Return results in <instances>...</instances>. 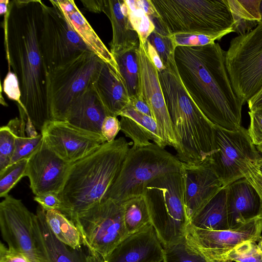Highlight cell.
I'll use <instances>...</instances> for the list:
<instances>
[{"label":"cell","instance_id":"45","mask_svg":"<svg viewBox=\"0 0 262 262\" xmlns=\"http://www.w3.org/2000/svg\"><path fill=\"white\" fill-rule=\"evenodd\" d=\"M0 262H31L24 254L10 250L2 242L0 243Z\"/></svg>","mask_w":262,"mask_h":262},{"label":"cell","instance_id":"37","mask_svg":"<svg viewBox=\"0 0 262 262\" xmlns=\"http://www.w3.org/2000/svg\"><path fill=\"white\" fill-rule=\"evenodd\" d=\"M15 131L9 122L0 128V171L11 163L15 150Z\"/></svg>","mask_w":262,"mask_h":262},{"label":"cell","instance_id":"15","mask_svg":"<svg viewBox=\"0 0 262 262\" xmlns=\"http://www.w3.org/2000/svg\"><path fill=\"white\" fill-rule=\"evenodd\" d=\"M40 132L50 148L70 164L106 142L102 135L78 128L67 121H49Z\"/></svg>","mask_w":262,"mask_h":262},{"label":"cell","instance_id":"54","mask_svg":"<svg viewBox=\"0 0 262 262\" xmlns=\"http://www.w3.org/2000/svg\"><path fill=\"white\" fill-rule=\"evenodd\" d=\"M256 163L258 165L262 166V157L256 161Z\"/></svg>","mask_w":262,"mask_h":262},{"label":"cell","instance_id":"8","mask_svg":"<svg viewBox=\"0 0 262 262\" xmlns=\"http://www.w3.org/2000/svg\"><path fill=\"white\" fill-rule=\"evenodd\" d=\"M90 50L50 70L47 97L51 120L64 121L72 103L89 88L102 62Z\"/></svg>","mask_w":262,"mask_h":262},{"label":"cell","instance_id":"33","mask_svg":"<svg viewBox=\"0 0 262 262\" xmlns=\"http://www.w3.org/2000/svg\"><path fill=\"white\" fill-rule=\"evenodd\" d=\"M163 247L162 262H207L187 244L185 237Z\"/></svg>","mask_w":262,"mask_h":262},{"label":"cell","instance_id":"26","mask_svg":"<svg viewBox=\"0 0 262 262\" xmlns=\"http://www.w3.org/2000/svg\"><path fill=\"white\" fill-rule=\"evenodd\" d=\"M74 30L83 41L99 58L119 72L117 63L73 0H56Z\"/></svg>","mask_w":262,"mask_h":262},{"label":"cell","instance_id":"12","mask_svg":"<svg viewBox=\"0 0 262 262\" xmlns=\"http://www.w3.org/2000/svg\"><path fill=\"white\" fill-rule=\"evenodd\" d=\"M49 2L51 6L42 3L40 36L47 72L83 52L90 50L74 30L55 1Z\"/></svg>","mask_w":262,"mask_h":262},{"label":"cell","instance_id":"1","mask_svg":"<svg viewBox=\"0 0 262 262\" xmlns=\"http://www.w3.org/2000/svg\"><path fill=\"white\" fill-rule=\"evenodd\" d=\"M42 3L10 1L3 25L8 68L11 67L18 78L27 117L40 131L51 120L46 90L48 72L40 43Z\"/></svg>","mask_w":262,"mask_h":262},{"label":"cell","instance_id":"32","mask_svg":"<svg viewBox=\"0 0 262 262\" xmlns=\"http://www.w3.org/2000/svg\"><path fill=\"white\" fill-rule=\"evenodd\" d=\"M122 204L124 224L128 234L151 224L144 194L130 198Z\"/></svg>","mask_w":262,"mask_h":262},{"label":"cell","instance_id":"52","mask_svg":"<svg viewBox=\"0 0 262 262\" xmlns=\"http://www.w3.org/2000/svg\"><path fill=\"white\" fill-rule=\"evenodd\" d=\"M10 1L8 0L0 1V14L5 15L8 10V5Z\"/></svg>","mask_w":262,"mask_h":262},{"label":"cell","instance_id":"16","mask_svg":"<svg viewBox=\"0 0 262 262\" xmlns=\"http://www.w3.org/2000/svg\"><path fill=\"white\" fill-rule=\"evenodd\" d=\"M138 56L140 95L149 106L159 133L167 146L174 148L177 152L179 145L161 86L158 71L149 59L145 45L140 41Z\"/></svg>","mask_w":262,"mask_h":262},{"label":"cell","instance_id":"41","mask_svg":"<svg viewBox=\"0 0 262 262\" xmlns=\"http://www.w3.org/2000/svg\"><path fill=\"white\" fill-rule=\"evenodd\" d=\"M250 122L248 132L253 144L257 146L262 143V110L249 111Z\"/></svg>","mask_w":262,"mask_h":262},{"label":"cell","instance_id":"18","mask_svg":"<svg viewBox=\"0 0 262 262\" xmlns=\"http://www.w3.org/2000/svg\"><path fill=\"white\" fill-rule=\"evenodd\" d=\"M184 202L188 221L223 188V183L208 161L199 164L183 163Z\"/></svg>","mask_w":262,"mask_h":262},{"label":"cell","instance_id":"36","mask_svg":"<svg viewBox=\"0 0 262 262\" xmlns=\"http://www.w3.org/2000/svg\"><path fill=\"white\" fill-rule=\"evenodd\" d=\"M223 262H262V249L256 242H244L228 253Z\"/></svg>","mask_w":262,"mask_h":262},{"label":"cell","instance_id":"4","mask_svg":"<svg viewBox=\"0 0 262 262\" xmlns=\"http://www.w3.org/2000/svg\"><path fill=\"white\" fill-rule=\"evenodd\" d=\"M159 72V78L179 149L176 157L182 163L199 164L215 151V125L198 107L184 87L175 59Z\"/></svg>","mask_w":262,"mask_h":262},{"label":"cell","instance_id":"31","mask_svg":"<svg viewBox=\"0 0 262 262\" xmlns=\"http://www.w3.org/2000/svg\"><path fill=\"white\" fill-rule=\"evenodd\" d=\"M17 106L20 118L16 117L9 121L16 134L15 150L11 164L22 159H28L39 148L43 140L41 134L34 138L26 135L25 126L27 115L20 105L17 104Z\"/></svg>","mask_w":262,"mask_h":262},{"label":"cell","instance_id":"34","mask_svg":"<svg viewBox=\"0 0 262 262\" xmlns=\"http://www.w3.org/2000/svg\"><path fill=\"white\" fill-rule=\"evenodd\" d=\"M124 1L128 8L130 23L137 32L140 41L145 45L148 36L155 29V26L151 18L137 6L135 0Z\"/></svg>","mask_w":262,"mask_h":262},{"label":"cell","instance_id":"38","mask_svg":"<svg viewBox=\"0 0 262 262\" xmlns=\"http://www.w3.org/2000/svg\"><path fill=\"white\" fill-rule=\"evenodd\" d=\"M147 40L155 48L165 67L174 58L175 48L169 35L164 34L155 28Z\"/></svg>","mask_w":262,"mask_h":262},{"label":"cell","instance_id":"55","mask_svg":"<svg viewBox=\"0 0 262 262\" xmlns=\"http://www.w3.org/2000/svg\"><path fill=\"white\" fill-rule=\"evenodd\" d=\"M258 242V243L259 244V245L261 247V248L262 249V237Z\"/></svg>","mask_w":262,"mask_h":262},{"label":"cell","instance_id":"5","mask_svg":"<svg viewBox=\"0 0 262 262\" xmlns=\"http://www.w3.org/2000/svg\"><path fill=\"white\" fill-rule=\"evenodd\" d=\"M160 32L225 36L234 32L227 0H151Z\"/></svg>","mask_w":262,"mask_h":262},{"label":"cell","instance_id":"6","mask_svg":"<svg viewBox=\"0 0 262 262\" xmlns=\"http://www.w3.org/2000/svg\"><path fill=\"white\" fill-rule=\"evenodd\" d=\"M183 166V163L176 156L153 142L143 147L132 146L104 199L122 204L130 198L143 195L152 180L168 173L181 172Z\"/></svg>","mask_w":262,"mask_h":262},{"label":"cell","instance_id":"9","mask_svg":"<svg viewBox=\"0 0 262 262\" xmlns=\"http://www.w3.org/2000/svg\"><path fill=\"white\" fill-rule=\"evenodd\" d=\"M225 59L234 91L244 104L262 88V21L232 39Z\"/></svg>","mask_w":262,"mask_h":262},{"label":"cell","instance_id":"43","mask_svg":"<svg viewBox=\"0 0 262 262\" xmlns=\"http://www.w3.org/2000/svg\"><path fill=\"white\" fill-rule=\"evenodd\" d=\"M34 200L45 211L62 210V204L58 194L49 192L34 197Z\"/></svg>","mask_w":262,"mask_h":262},{"label":"cell","instance_id":"39","mask_svg":"<svg viewBox=\"0 0 262 262\" xmlns=\"http://www.w3.org/2000/svg\"><path fill=\"white\" fill-rule=\"evenodd\" d=\"M224 36L222 35H208L192 33H176L170 35L175 49L179 46L200 47L212 44Z\"/></svg>","mask_w":262,"mask_h":262},{"label":"cell","instance_id":"25","mask_svg":"<svg viewBox=\"0 0 262 262\" xmlns=\"http://www.w3.org/2000/svg\"><path fill=\"white\" fill-rule=\"evenodd\" d=\"M121 130L130 138L133 147H143L151 142L165 148L167 144L162 138L154 119L133 108L130 104L120 114Z\"/></svg>","mask_w":262,"mask_h":262},{"label":"cell","instance_id":"11","mask_svg":"<svg viewBox=\"0 0 262 262\" xmlns=\"http://www.w3.org/2000/svg\"><path fill=\"white\" fill-rule=\"evenodd\" d=\"M215 128L216 149L207 161L225 187L244 178L248 164L261 156L243 126L229 130L215 125Z\"/></svg>","mask_w":262,"mask_h":262},{"label":"cell","instance_id":"35","mask_svg":"<svg viewBox=\"0 0 262 262\" xmlns=\"http://www.w3.org/2000/svg\"><path fill=\"white\" fill-rule=\"evenodd\" d=\"M28 159L11 164L0 171V196L5 198L19 181L26 176Z\"/></svg>","mask_w":262,"mask_h":262},{"label":"cell","instance_id":"19","mask_svg":"<svg viewBox=\"0 0 262 262\" xmlns=\"http://www.w3.org/2000/svg\"><path fill=\"white\" fill-rule=\"evenodd\" d=\"M163 247L151 224L127 235L105 262H162Z\"/></svg>","mask_w":262,"mask_h":262},{"label":"cell","instance_id":"27","mask_svg":"<svg viewBox=\"0 0 262 262\" xmlns=\"http://www.w3.org/2000/svg\"><path fill=\"white\" fill-rule=\"evenodd\" d=\"M189 223L204 229H229L227 189L223 188L191 219Z\"/></svg>","mask_w":262,"mask_h":262},{"label":"cell","instance_id":"7","mask_svg":"<svg viewBox=\"0 0 262 262\" xmlns=\"http://www.w3.org/2000/svg\"><path fill=\"white\" fill-rule=\"evenodd\" d=\"M144 195L151 223L162 246L184 237L189 222L184 206L182 171L154 179L147 185Z\"/></svg>","mask_w":262,"mask_h":262},{"label":"cell","instance_id":"28","mask_svg":"<svg viewBox=\"0 0 262 262\" xmlns=\"http://www.w3.org/2000/svg\"><path fill=\"white\" fill-rule=\"evenodd\" d=\"M139 46L112 53L124 81L129 99L141 96L138 56Z\"/></svg>","mask_w":262,"mask_h":262},{"label":"cell","instance_id":"17","mask_svg":"<svg viewBox=\"0 0 262 262\" xmlns=\"http://www.w3.org/2000/svg\"><path fill=\"white\" fill-rule=\"evenodd\" d=\"M70 166L50 148L43 138L39 148L28 160L26 176L32 192L35 195L49 192L59 194Z\"/></svg>","mask_w":262,"mask_h":262},{"label":"cell","instance_id":"30","mask_svg":"<svg viewBox=\"0 0 262 262\" xmlns=\"http://www.w3.org/2000/svg\"><path fill=\"white\" fill-rule=\"evenodd\" d=\"M47 224L55 236L69 247L76 249L83 243L81 234L75 224L58 210L45 211Z\"/></svg>","mask_w":262,"mask_h":262},{"label":"cell","instance_id":"20","mask_svg":"<svg viewBox=\"0 0 262 262\" xmlns=\"http://www.w3.org/2000/svg\"><path fill=\"white\" fill-rule=\"evenodd\" d=\"M35 220V231L48 262H105L103 257L83 243L73 249L60 242L49 228L45 211L38 206Z\"/></svg>","mask_w":262,"mask_h":262},{"label":"cell","instance_id":"57","mask_svg":"<svg viewBox=\"0 0 262 262\" xmlns=\"http://www.w3.org/2000/svg\"><path fill=\"white\" fill-rule=\"evenodd\" d=\"M257 166H258V168L259 169V171L262 174V166H260V165H257Z\"/></svg>","mask_w":262,"mask_h":262},{"label":"cell","instance_id":"3","mask_svg":"<svg viewBox=\"0 0 262 262\" xmlns=\"http://www.w3.org/2000/svg\"><path fill=\"white\" fill-rule=\"evenodd\" d=\"M129 149L126 139L119 137L71 163L58 194L61 212L74 223L78 215L103 200L117 179Z\"/></svg>","mask_w":262,"mask_h":262},{"label":"cell","instance_id":"13","mask_svg":"<svg viewBox=\"0 0 262 262\" xmlns=\"http://www.w3.org/2000/svg\"><path fill=\"white\" fill-rule=\"evenodd\" d=\"M36 216L20 200L8 195L0 203L1 235L9 249L31 262H48L35 231Z\"/></svg>","mask_w":262,"mask_h":262},{"label":"cell","instance_id":"22","mask_svg":"<svg viewBox=\"0 0 262 262\" xmlns=\"http://www.w3.org/2000/svg\"><path fill=\"white\" fill-rule=\"evenodd\" d=\"M227 204L229 228H233L258 216L260 208L259 196L245 178L229 185Z\"/></svg>","mask_w":262,"mask_h":262},{"label":"cell","instance_id":"50","mask_svg":"<svg viewBox=\"0 0 262 262\" xmlns=\"http://www.w3.org/2000/svg\"><path fill=\"white\" fill-rule=\"evenodd\" d=\"M249 111L262 110V88L247 102Z\"/></svg>","mask_w":262,"mask_h":262},{"label":"cell","instance_id":"51","mask_svg":"<svg viewBox=\"0 0 262 262\" xmlns=\"http://www.w3.org/2000/svg\"><path fill=\"white\" fill-rule=\"evenodd\" d=\"M25 132L26 135L31 138L36 137L39 135L36 131V127L33 124L30 118L28 117H27V120L26 123Z\"/></svg>","mask_w":262,"mask_h":262},{"label":"cell","instance_id":"42","mask_svg":"<svg viewBox=\"0 0 262 262\" xmlns=\"http://www.w3.org/2000/svg\"><path fill=\"white\" fill-rule=\"evenodd\" d=\"M244 178L256 190L260 201V208L258 216L262 218V174L259 171L256 162H251L244 174Z\"/></svg>","mask_w":262,"mask_h":262},{"label":"cell","instance_id":"2","mask_svg":"<svg viewBox=\"0 0 262 262\" xmlns=\"http://www.w3.org/2000/svg\"><path fill=\"white\" fill-rule=\"evenodd\" d=\"M225 54L217 42L179 46L174 59L184 87L205 116L215 125L235 130L242 126L244 104L230 81Z\"/></svg>","mask_w":262,"mask_h":262},{"label":"cell","instance_id":"21","mask_svg":"<svg viewBox=\"0 0 262 262\" xmlns=\"http://www.w3.org/2000/svg\"><path fill=\"white\" fill-rule=\"evenodd\" d=\"M92 87L108 116L117 117L130 104L127 89L120 72L103 61Z\"/></svg>","mask_w":262,"mask_h":262},{"label":"cell","instance_id":"14","mask_svg":"<svg viewBox=\"0 0 262 262\" xmlns=\"http://www.w3.org/2000/svg\"><path fill=\"white\" fill-rule=\"evenodd\" d=\"M261 233L262 218L257 216L233 228L222 230L201 229L189 223L185 237L187 244L207 262H223L235 247L246 241L258 242Z\"/></svg>","mask_w":262,"mask_h":262},{"label":"cell","instance_id":"47","mask_svg":"<svg viewBox=\"0 0 262 262\" xmlns=\"http://www.w3.org/2000/svg\"><path fill=\"white\" fill-rule=\"evenodd\" d=\"M129 104L137 111L153 118L149 106L141 96L130 99Z\"/></svg>","mask_w":262,"mask_h":262},{"label":"cell","instance_id":"29","mask_svg":"<svg viewBox=\"0 0 262 262\" xmlns=\"http://www.w3.org/2000/svg\"><path fill=\"white\" fill-rule=\"evenodd\" d=\"M261 0H227L234 21V32L238 35L249 32L261 21Z\"/></svg>","mask_w":262,"mask_h":262},{"label":"cell","instance_id":"10","mask_svg":"<svg viewBox=\"0 0 262 262\" xmlns=\"http://www.w3.org/2000/svg\"><path fill=\"white\" fill-rule=\"evenodd\" d=\"M83 243L105 259L128 235L122 204L104 199L78 215L74 221Z\"/></svg>","mask_w":262,"mask_h":262},{"label":"cell","instance_id":"48","mask_svg":"<svg viewBox=\"0 0 262 262\" xmlns=\"http://www.w3.org/2000/svg\"><path fill=\"white\" fill-rule=\"evenodd\" d=\"M137 6L143 10L151 19L157 18L158 14L151 0H135Z\"/></svg>","mask_w":262,"mask_h":262},{"label":"cell","instance_id":"24","mask_svg":"<svg viewBox=\"0 0 262 262\" xmlns=\"http://www.w3.org/2000/svg\"><path fill=\"white\" fill-rule=\"evenodd\" d=\"M102 12L112 25L111 53L139 46V37L130 23L124 0H103Z\"/></svg>","mask_w":262,"mask_h":262},{"label":"cell","instance_id":"58","mask_svg":"<svg viewBox=\"0 0 262 262\" xmlns=\"http://www.w3.org/2000/svg\"></svg>","mask_w":262,"mask_h":262},{"label":"cell","instance_id":"44","mask_svg":"<svg viewBox=\"0 0 262 262\" xmlns=\"http://www.w3.org/2000/svg\"><path fill=\"white\" fill-rule=\"evenodd\" d=\"M120 130H121L120 122L117 117L106 116L101 126V135L106 142H111L115 140Z\"/></svg>","mask_w":262,"mask_h":262},{"label":"cell","instance_id":"49","mask_svg":"<svg viewBox=\"0 0 262 262\" xmlns=\"http://www.w3.org/2000/svg\"><path fill=\"white\" fill-rule=\"evenodd\" d=\"M81 2L89 11L94 13L102 12L103 0H84Z\"/></svg>","mask_w":262,"mask_h":262},{"label":"cell","instance_id":"40","mask_svg":"<svg viewBox=\"0 0 262 262\" xmlns=\"http://www.w3.org/2000/svg\"><path fill=\"white\" fill-rule=\"evenodd\" d=\"M8 70V72L3 82V91L8 98L16 101L17 104L19 105L27 114L26 109L21 100V93L18 78L16 74L11 71V69Z\"/></svg>","mask_w":262,"mask_h":262},{"label":"cell","instance_id":"56","mask_svg":"<svg viewBox=\"0 0 262 262\" xmlns=\"http://www.w3.org/2000/svg\"><path fill=\"white\" fill-rule=\"evenodd\" d=\"M260 13L262 17V1H261L260 5Z\"/></svg>","mask_w":262,"mask_h":262},{"label":"cell","instance_id":"23","mask_svg":"<svg viewBox=\"0 0 262 262\" xmlns=\"http://www.w3.org/2000/svg\"><path fill=\"white\" fill-rule=\"evenodd\" d=\"M108 116L92 85L71 104L64 121L89 132L101 135V126Z\"/></svg>","mask_w":262,"mask_h":262},{"label":"cell","instance_id":"53","mask_svg":"<svg viewBox=\"0 0 262 262\" xmlns=\"http://www.w3.org/2000/svg\"><path fill=\"white\" fill-rule=\"evenodd\" d=\"M256 147L259 154H260L262 155V143L258 146H256Z\"/></svg>","mask_w":262,"mask_h":262},{"label":"cell","instance_id":"46","mask_svg":"<svg viewBox=\"0 0 262 262\" xmlns=\"http://www.w3.org/2000/svg\"><path fill=\"white\" fill-rule=\"evenodd\" d=\"M145 46L147 55L158 71L160 72L163 71L166 67L155 48L147 40Z\"/></svg>","mask_w":262,"mask_h":262}]
</instances>
